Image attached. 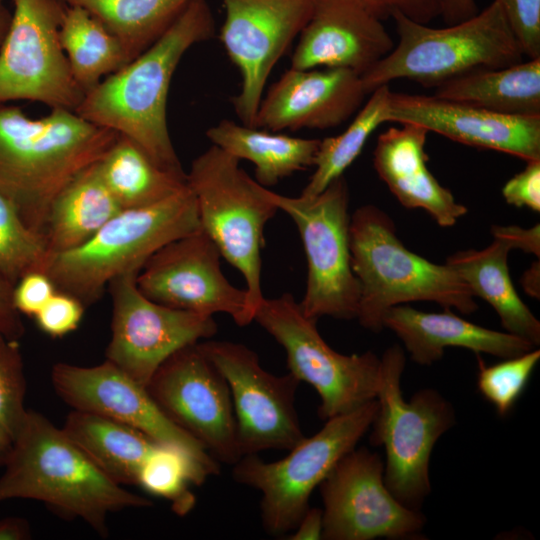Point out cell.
Returning <instances> with one entry per match:
<instances>
[{
  "mask_svg": "<svg viewBox=\"0 0 540 540\" xmlns=\"http://www.w3.org/2000/svg\"><path fill=\"white\" fill-rule=\"evenodd\" d=\"M392 18L398 43L361 75L366 94L396 79L435 88L464 73L510 66L525 57L495 0L473 17L443 28L430 27L400 13Z\"/></svg>",
  "mask_w": 540,
  "mask_h": 540,
  "instance_id": "cell-6",
  "label": "cell"
},
{
  "mask_svg": "<svg viewBox=\"0 0 540 540\" xmlns=\"http://www.w3.org/2000/svg\"><path fill=\"white\" fill-rule=\"evenodd\" d=\"M525 168L502 188L505 201L518 208L540 211V159L526 161Z\"/></svg>",
  "mask_w": 540,
  "mask_h": 540,
  "instance_id": "cell-40",
  "label": "cell"
},
{
  "mask_svg": "<svg viewBox=\"0 0 540 540\" xmlns=\"http://www.w3.org/2000/svg\"><path fill=\"white\" fill-rule=\"evenodd\" d=\"M435 97L516 116H540V58L477 69L435 87Z\"/></svg>",
  "mask_w": 540,
  "mask_h": 540,
  "instance_id": "cell-26",
  "label": "cell"
},
{
  "mask_svg": "<svg viewBox=\"0 0 540 540\" xmlns=\"http://www.w3.org/2000/svg\"><path fill=\"white\" fill-rule=\"evenodd\" d=\"M528 59L540 58V0H495Z\"/></svg>",
  "mask_w": 540,
  "mask_h": 540,
  "instance_id": "cell-38",
  "label": "cell"
},
{
  "mask_svg": "<svg viewBox=\"0 0 540 540\" xmlns=\"http://www.w3.org/2000/svg\"><path fill=\"white\" fill-rule=\"evenodd\" d=\"M51 381L58 396L74 410L131 426L158 443L187 451L219 472V462L162 412L146 387L109 361L90 367L59 362L52 367Z\"/></svg>",
  "mask_w": 540,
  "mask_h": 540,
  "instance_id": "cell-19",
  "label": "cell"
},
{
  "mask_svg": "<svg viewBox=\"0 0 540 540\" xmlns=\"http://www.w3.org/2000/svg\"><path fill=\"white\" fill-rule=\"evenodd\" d=\"M366 95L361 76L354 71L290 67L262 97L254 128L272 132L333 128L345 122Z\"/></svg>",
  "mask_w": 540,
  "mask_h": 540,
  "instance_id": "cell-22",
  "label": "cell"
},
{
  "mask_svg": "<svg viewBox=\"0 0 540 540\" xmlns=\"http://www.w3.org/2000/svg\"><path fill=\"white\" fill-rule=\"evenodd\" d=\"M217 472L187 451L158 443L142 463L136 485L147 493L165 498L178 515L187 514L195 504L190 485H201Z\"/></svg>",
  "mask_w": 540,
  "mask_h": 540,
  "instance_id": "cell-34",
  "label": "cell"
},
{
  "mask_svg": "<svg viewBox=\"0 0 540 540\" xmlns=\"http://www.w3.org/2000/svg\"><path fill=\"white\" fill-rule=\"evenodd\" d=\"M0 46V102L27 100L75 111L84 92L71 74L60 43L62 0H13Z\"/></svg>",
  "mask_w": 540,
  "mask_h": 540,
  "instance_id": "cell-12",
  "label": "cell"
},
{
  "mask_svg": "<svg viewBox=\"0 0 540 540\" xmlns=\"http://www.w3.org/2000/svg\"><path fill=\"white\" fill-rule=\"evenodd\" d=\"M2 0H0V3H1Z\"/></svg>",
  "mask_w": 540,
  "mask_h": 540,
  "instance_id": "cell-51",
  "label": "cell"
},
{
  "mask_svg": "<svg viewBox=\"0 0 540 540\" xmlns=\"http://www.w3.org/2000/svg\"><path fill=\"white\" fill-rule=\"evenodd\" d=\"M406 357L399 345L380 358L377 412L370 443L383 446L384 482L403 505L419 510L431 491L429 463L438 439L456 423L455 409L440 392L426 388L403 397Z\"/></svg>",
  "mask_w": 540,
  "mask_h": 540,
  "instance_id": "cell-8",
  "label": "cell"
},
{
  "mask_svg": "<svg viewBox=\"0 0 540 540\" xmlns=\"http://www.w3.org/2000/svg\"><path fill=\"white\" fill-rule=\"evenodd\" d=\"M319 487L322 539L415 538L424 527L422 513L403 505L385 485L381 457L365 447L341 458Z\"/></svg>",
  "mask_w": 540,
  "mask_h": 540,
  "instance_id": "cell-16",
  "label": "cell"
},
{
  "mask_svg": "<svg viewBox=\"0 0 540 540\" xmlns=\"http://www.w3.org/2000/svg\"><path fill=\"white\" fill-rule=\"evenodd\" d=\"M12 13L0 3V46L10 26Z\"/></svg>",
  "mask_w": 540,
  "mask_h": 540,
  "instance_id": "cell-50",
  "label": "cell"
},
{
  "mask_svg": "<svg viewBox=\"0 0 540 540\" xmlns=\"http://www.w3.org/2000/svg\"><path fill=\"white\" fill-rule=\"evenodd\" d=\"M237 158L212 144L197 156L187 173L201 229L221 256L241 272L249 313L254 321L264 299L261 286L264 229L278 208Z\"/></svg>",
  "mask_w": 540,
  "mask_h": 540,
  "instance_id": "cell-7",
  "label": "cell"
},
{
  "mask_svg": "<svg viewBox=\"0 0 540 540\" xmlns=\"http://www.w3.org/2000/svg\"><path fill=\"white\" fill-rule=\"evenodd\" d=\"M387 122L413 123L453 141L525 161L540 159V116H516L427 95L390 92Z\"/></svg>",
  "mask_w": 540,
  "mask_h": 540,
  "instance_id": "cell-20",
  "label": "cell"
},
{
  "mask_svg": "<svg viewBox=\"0 0 540 540\" xmlns=\"http://www.w3.org/2000/svg\"><path fill=\"white\" fill-rule=\"evenodd\" d=\"M349 246L360 289L356 319L365 329L380 332L389 308L415 301L463 314L478 308L458 274L446 263H433L407 249L393 220L375 205H363L350 216Z\"/></svg>",
  "mask_w": 540,
  "mask_h": 540,
  "instance_id": "cell-4",
  "label": "cell"
},
{
  "mask_svg": "<svg viewBox=\"0 0 540 540\" xmlns=\"http://www.w3.org/2000/svg\"><path fill=\"white\" fill-rule=\"evenodd\" d=\"M494 238L505 241L512 249L522 251L540 257V225L531 228L519 226H499L494 225L491 229Z\"/></svg>",
  "mask_w": 540,
  "mask_h": 540,
  "instance_id": "cell-43",
  "label": "cell"
},
{
  "mask_svg": "<svg viewBox=\"0 0 540 540\" xmlns=\"http://www.w3.org/2000/svg\"><path fill=\"white\" fill-rule=\"evenodd\" d=\"M383 328L402 341L413 362L431 365L439 361L447 347H461L502 359L521 355L535 346L508 332L469 322L445 309L441 313L420 311L407 304L389 308L382 318Z\"/></svg>",
  "mask_w": 540,
  "mask_h": 540,
  "instance_id": "cell-24",
  "label": "cell"
},
{
  "mask_svg": "<svg viewBox=\"0 0 540 540\" xmlns=\"http://www.w3.org/2000/svg\"><path fill=\"white\" fill-rule=\"evenodd\" d=\"M478 12L475 0H440V16L446 25L467 20Z\"/></svg>",
  "mask_w": 540,
  "mask_h": 540,
  "instance_id": "cell-46",
  "label": "cell"
},
{
  "mask_svg": "<svg viewBox=\"0 0 540 540\" xmlns=\"http://www.w3.org/2000/svg\"><path fill=\"white\" fill-rule=\"evenodd\" d=\"M221 1L220 40L242 78L233 106L242 124L254 127L268 76L310 19L315 0Z\"/></svg>",
  "mask_w": 540,
  "mask_h": 540,
  "instance_id": "cell-18",
  "label": "cell"
},
{
  "mask_svg": "<svg viewBox=\"0 0 540 540\" xmlns=\"http://www.w3.org/2000/svg\"><path fill=\"white\" fill-rule=\"evenodd\" d=\"M510 246L494 238L482 250L458 251L446 259L472 294L489 303L498 314L506 332L519 336L534 346L540 343V322L519 297L510 277Z\"/></svg>",
  "mask_w": 540,
  "mask_h": 540,
  "instance_id": "cell-25",
  "label": "cell"
},
{
  "mask_svg": "<svg viewBox=\"0 0 540 540\" xmlns=\"http://www.w3.org/2000/svg\"><path fill=\"white\" fill-rule=\"evenodd\" d=\"M201 229L188 185L156 204L122 209L80 246L49 255L42 270L57 291L96 303L116 277L138 272L159 248Z\"/></svg>",
  "mask_w": 540,
  "mask_h": 540,
  "instance_id": "cell-5",
  "label": "cell"
},
{
  "mask_svg": "<svg viewBox=\"0 0 540 540\" xmlns=\"http://www.w3.org/2000/svg\"><path fill=\"white\" fill-rule=\"evenodd\" d=\"M399 124L378 136L373 152L378 176L402 206L425 210L442 227L453 226L468 210L427 167L429 131L413 123Z\"/></svg>",
  "mask_w": 540,
  "mask_h": 540,
  "instance_id": "cell-23",
  "label": "cell"
},
{
  "mask_svg": "<svg viewBox=\"0 0 540 540\" xmlns=\"http://www.w3.org/2000/svg\"><path fill=\"white\" fill-rule=\"evenodd\" d=\"M540 263H533L531 267L523 274L521 284L524 290L532 297L539 299L540 294Z\"/></svg>",
  "mask_w": 540,
  "mask_h": 540,
  "instance_id": "cell-48",
  "label": "cell"
},
{
  "mask_svg": "<svg viewBox=\"0 0 540 540\" xmlns=\"http://www.w3.org/2000/svg\"><path fill=\"white\" fill-rule=\"evenodd\" d=\"M390 92L389 85L373 90L366 104L341 134L320 140L314 162L315 171L303 188L301 196L313 197L333 180L343 176L345 170L360 155L374 130L387 122Z\"/></svg>",
  "mask_w": 540,
  "mask_h": 540,
  "instance_id": "cell-33",
  "label": "cell"
},
{
  "mask_svg": "<svg viewBox=\"0 0 540 540\" xmlns=\"http://www.w3.org/2000/svg\"><path fill=\"white\" fill-rule=\"evenodd\" d=\"M254 321L283 347L288 372L316 390L321 419L349 413L376 399L380 358L372 351L344 355L332 349L319 333L317 320L307 317L290 293L264 297Z\"/></svg>",
  "mask_w": 540,
  "mask_h": 540,
  "instance_id": "cell-10",
  "label": "cell"
},
{
  "mask_svg": "<svg viewBox=\"0 0 540 540\" xmlns=\"http://www.w3.org/2000/svg\"><path fill=\"white\" fill-rule=\"evenodd\" d=\"M199 345L227 381L242 455L289 451L305 438L295 406L299 381L266 371L244 344L206 340Z\"/></svg>",
  "mask_w": 540,
  "mask_h": 540,
  "instance_id": "cell-14",
  "label": "cell"
},
{
  "mask_svg": "<svg viewBox=\"0 0 540 540\" xmlns=\"http://www.w3.org/2000/svg\"><path fill=\"white\" fill-rule=\"evenodd\" d=\"M13 448V438L0 426V466L7 462Z\"/></svg>",
  "mask_w": 540,
  "mask_h": 540,
  "instance_id": "cell-49",
  "label": "cell"
},
{
  "mask_svg": "<svg viewBox=\"0 0 540 540\" xmlns=\"http://www.w3.org/2000/svg\"><path fill=\"white\" fill-rule=\"evenodd\" d=\"M213 145L228 154L252 162L255 180L274 186L297 171L314 166L319 139L292 137L258 130L232 120H222L206 131Z\"/></svg>",
  "mask_w": 540,
  "mask_h": 540,
  "instance_id": "cell-27",
  "label": "cell"
},
{
  "mask_svg": "<svg viewBox=\"0 0 540 540\" xmlns=\"http://www.w3.org/2000/svg\"><path fill=\"white\" fill-rule=\"evenodd\" d=\"M59 36L73 79L84 94L129 63L116 36L80 6H66Z\"/></svg>",
  "mask_w": 540,
  "mask_h": 540,
  "instance_id": "cell-31",
  "label": "cell"
},
{
  "mask_svg": "<svg viewBox=\"0 0 540 540\" xmlns=\"http://www.w3.org/2000/svg\"><path fill=\"white\" fill-rule=\"evenodd\" d=\"M0 476V503L32 499L107 536L108 514L152 505L108 477L63 431L28 410Z\"/></svg>",
  "mask_w": 540,
  "mask_h": 540,
  "instance_id": "cell-3",
  "label": "cell"
},
{
  "mask_svg": "<svg viewBox=\"0 0 540 540\" xmlns=\"http://www.w3.org/2000/svg\"><path fill=\"white\" fill-rule=\"evenodd\" d=\"M376 17L386 20L394 13L428 24L440 16V0H360Z\"/></svg>",
  "mask_w": 540,
  "mask_h": 540,
  "instance_id": "cell-42",
  "label": "cell"
},
{
  "mask_svg": "<svg viewBox=\"0 0 540 540\" xmlns=\"http://www.w3.org/2000/svg\"><path fill=\"white\" fill-rule=\"evenodd\" d=\"M267 197L295 223L307 259V282L299 302L314 320L356 319L360 289L349 246V191L344 176L313 197H289L266 188Z\"/></svg>",
  "mask_w": 540,
  "mask_h": 540,
  "instance_id": "cell-11",
  "label": "cell"
},
{
  "mask_svg": "<svg viewBox=\"0 0 540 540\" xmlns=\"http://www.w3.org/2000/svg\"><path fill=\"white\" fill-rule=\"evenodd\" d=\"M118 136L73 110L53 108L34 119L20 107L0 102V194L44 237L56 196L98 162Z\"/></svg>",
  "mask_w": 540,
  "mask_h": 540,
  "instance_id": "cell-2",
  "label": "cell"
},
{
  "mask_svg": "<svg viewBox=\"0 0 540 540\" xmlns=\"http://www.w3.org/2000/svg\"><path fill=\"white\" fill-rule=\"evenodd\" d=\"M13 288L0 274V334L19 340L24 334V325L13 302Z\"/></svg>",
  "mask_w": 540,
  "mask_h": 540,
  "instance_id": "cell-44",
  "label": "cell"
},
{
  "mask_svg": "<svg viewBox=\"0 0 540 540\" xmlns=\"http://www.w3.org/2000/svg\"><path fill=\"white\" fill-rule=\"evenodd\" d=\"M207 0H191L146 51L84 94L75 112L135 142L158 166L186 176L167 125V99L181 58L214 36Z\"/></svg>",
  "mask_w": 540,
  "mask_h": 540,
  "instance_id": "cell-1",
  "label": "cell"
},
{
  "mask_svg": "<svg viewBox=\"0 0 540 540\" xmlns=\"http://www.w3.org/2000/svg\"><path fill=\"white\" fill-rule=\"evenodd\" d=\"M394 45L382 20L360 0H315L291 68H344L361 76Z\"/></svg>",
  "mask_w": 540,
  "mask_h": 540,
  "instance_id": "cell-21",
  "label": "cell"
},
{
  "mask_svg": "<svg viewBox=\"0 0 540 540\" xmlns=\"http://www.w3.org/2000/svg\"><path fill=\"white\" fill-rule=\"evenodd\" d=\"M56 287L43 271L23 276L13 288V302L20 314L34 317L56 292Z\"/></svg>",
  "mask_w": 540,
  "mask_h": 540,
  "instance_id": "cell-41",
  "label": "cell"
},
{
  "mask_svg": "<svg viewBox=\"0 0 540 540\" xmlns=\"http://www.w3.org/2000/svg\"><path fill=\"white\" fill-rule=\"evenodd\" d=\"M221 253L202 230L175 239L153 253L140 269L136 284L150 300L198 314L225 313L239 326L253 319L247 293L221 271Z\"/></svg>",
  "mask_w": 540,
  "mask_h": 540,
  "instance_id": "cell-17",
  "label": "cell"
},
{
  "mask_svg": "<svg viewBox=\"0 0 540 540\" xmlns=\"http://www.w3.org/2000/svg\"><path fill=\"white\" fill-rule=\"evenodd\" d=\"M97 167L122 209L156 204L187 186V175L161 168L135 142L122 135L97 162Z\"/></svg>",
  "mask_w": 540,
  "mask_h": 540,
  "instance_id": "cell-30",
  "label": "cell"
},
{
  "mask_svg": "<svg viewBox=\"0 0 540 540\" xmlns=\"http://www.w3.org/2000/svg\"><path fill=\"white\" fill-rule=\"evenodd\" d=\"M85 308L76 297L56 291L34 318L45 334L54 338L63 337L77 329Z\"/></svg>",
  "mask_w": 540,
  "mask_h": 540,
  "instance_id": "cell-39",
  "label": "cell"
},
{
  "mask_svg": "<svg viewBox=\"0 0 540 540\" xmlns=\"http://www.w3.org/2000/svg\"><path fill=\"white\" fill-rule=\"evenodd\" d=\"M138 272L113 279L111 339L106 360L147 386L160 365L179 349L217 332L211 315L171 308L147 298L137 287Z\"/></svg>",
  "mask_w": 540,
  "mask_h": 540,
  "instance_id": "cell-15",
  "label": "cell"
},
{
  "mask_svg": "<svg viewBox=\"0 0 540 540\" xmlns=\"http://www.w3.org/2000/svg\"><path fill=\"white\" fill-rule=\"evenodd\" d=\"M322 530V509L309 507L293 529L294 532L287 538L290 540L322 539Z\"/></svg>",
  "mask_w": 540,
  "mask_h": 540,
  "instance_id": "cell-45",
  "label": "cell"
},
{
  "mask_svg": "<svg viewBox=\"0 0 540 540\" xmlns=\"http://www.w3.org/2000/svg\"><path fill=\"white\" fill-rule=\"evenodd\" d=\"M121 210L103 182L97 162L85 168L60 191L50 207L44 231L48 254L85 243Z\"/></svg>",
  "mask_w": 540,
  "mask_h": 540,
  "instance_id": "cell-28",
  "label": "cell"
},
{
  "mask_svg": "<svg viewBox=\"0 0 540 540\" xmlns=\"http://www.w3.org/2000/svg\"><path fill=\"white\" fill-rule=\"evenodd\" d=\"M97 18L123 46L130 61L154 44L191 0H62Z\"/></svg>",
  "mask_w": 540,
  "mask_h": 540,
  "instance_id": "cell-32",
  "label": "cell"
},
{
  "mask_svg": "<svg viewBox=\"0 0 540 540\" xmlns=\"http://www.w3.org/2000/svg\"><path fill=\"white\" fill-rule=\"evenodd\" d=\"M48 256L44 237L0 194V274L14 287L26 274L41 271Z\"/></svg>",
  "mask_w": 540,
  "mask_h": 540,
  "instance_id": "cell-35",
  "label": "cell"
},
{
  "mask_svg": "<svg viewBox=\"0 0 540 540\" xmlns=\"http://www.w3.org/2000/svg\"><path fill=\"white\" fill-rule=\"evenodd\" d=\"M146 389L162 412L217 462L234 465L243 456L227 381L199 342L167 358Z\"/></svg>",
  "mask_w": 540,
  "mask_h": 540,
  "instance_id": "cell-13",
  "label": "cell"
},
{
  "mask_svg": "<svg viewBox=\"0 0 540 540\" xmlns=\"http://www.w3.org/2000/svg\"><path fill=\"white\" fill-rule=\"evenodd\" d=\"M18 341L0 334V426L13 440L28 412L24 406L26 379Z\"/></svg>",
  "mask_w": 540,
  "mask_h": 540,
  "instance_id": "cell-37",
  "label": "cell"
},
{
  "mask_svg": "<svg viewBox=\"0 0 540 540\" xmlns=\"http://www.w3.org/2000/svg\"><path fill=\"white\" fill-rule=\"evenodd\" d=\"M539 360L540 350L534 348L488 366L478 357V390L498 415L505 416L513 408Z\"/></svg>",
  "mask_w": 540,
  "mask_h": 540,
  "instance_id": "cell-36",
  "label": "cell"
},
{
  "mask_svg": "<svg viewBox=\"0 0 540 540\" xmlns=\"http://www.w3.org/2000/svg\"><path fill=\"white\" fill-rule=\"evenodd\" d=\"M377 400L326 420L313 436L305 437L286 457L273 462L258 454L243 455L233 466L236 482L260 491L261 521L272 536L293 531L309 506L313 490L370 429Z\"/></svg>",
  "mask_w": 540,
  "mask_h": 540,
  "instance_id": "cell-9",
  "label": "cell"
},
{
  "mask_svg": "<svg viewBox=\"0 0 540 540\" xmlns=\"http://www.w3.org/2000/svg\"><path fill=\"white\" fill-rule=\"evenodd\" d=\"M31 528L26 519L19 517L0 518V540H27Z\"/></svg>",
  "mask_w": 540,
  "mask_h": 540,
  "instance_id": "cell-47",
  "label": "cell"
},
{
  "mask_svg": "<svg viewBox=\"0 0 540 540\" xmlns=\"http://www.w3.org/2000/svg\"><path fill=\"white\" fill-rule=\"evenodd\" d=\"M113 481L136 485L138 471L158 442L141 431L87 411L72 410L62 427Z\"/></svg>",
  "mask_w": 540,
  "mask_h": 540,
  "instance_id": "cell-29",
  "label": "cell"
}]
</instances>
